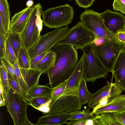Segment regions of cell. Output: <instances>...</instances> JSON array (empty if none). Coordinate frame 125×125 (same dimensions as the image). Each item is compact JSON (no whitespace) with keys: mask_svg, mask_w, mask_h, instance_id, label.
<instances>
[{"mask_svg":"<svg viewBox=\"0 0 125 125\" xmlns=\"http://www.w3.org/2000/svg\"><path fill=\"white\" fill-rule=\"evenodd\" d=\"M100 14L106 28L114 35L125 30V16L121 13L107 9Z\"/></svg>","mask_w":125,"mask_h":125,"instance_id":"7c38bea8","label":"cell"},{"mask_svg":"<svg viewBox=\"0 0 125 125\" xmlns=\"http://www.w3.org/2000/svg\"><path fill=\"white\" fill-rule=\"evenodd\" d=\"M52 96L30 98L28 100L30 105L38 110L43 105L52 101Z\"/></svg>","mask_w":125,"mask_h":125,"instance_id":"d4e9b609","label":"cell"},{"mask_svg":"<svg viewBox=\"0 0 125 125\" xmlns=\"http://www.w3.org/2000/svg\"><path fill=\"white\" fill-rule=\"evenodd\" d=\"M68 80L53 88L52 95V100L62 95L66 88Z\"/></svg>","mask_w":125,"mask_h":125,"instance_id":"1f68e13d","label":"cell"},{"mask_svg":"<svg viewBox=\"0 0 125 125\" xmlns=\"http://www.w3.org/2000/svg\"><path fill=\"white\" fill-rule=\"evenodd\" d=\"M10 12L7 0H0V19L1 21L6 33L9 31L11 24Z\"/></svg>","mask_w":125,"mask_h":125,"instance_id":"ffe728a7","label":"cell"},{"mask_svg":"<svg viewBox=\"0 0 125 125\" xmlns=\"http://www.w3.org/2000/svg\"><path fill=\"white\" fill-rule=\"evenodd\" d=\"M97 40L94 33L81 21L70 29L69 33L57 44L70 45L76 49L82 50Z\"/></svg>","mask_w":125,"mask_h":125,"instance_id":"52a82bcc","label":"cell"},{"mask_svg":"<svg viewBox=\"0 0 125 125\" xmlns=\"http://www.w3.org/2000/svg\"><path fill=\"white\" fill-rule=\"evenodd\" d=\"M114 115L120 125H125V110L114 112Z\"/></svg>","mask_w":125,"mask_h":125,"instance_id":"8d00e7d4","label":"cell"},{"mask_svg":"<svg viewBox=\"0 0 125 125\" xmlns=\"http://www.w3.org/2000/svg\"><path fill=\"white\" fill-rule=\"evenodd\" d=\"M76 4L80 7L87 8L91 6L95 0H74Z\"/></svg>","mask_w":125,"mask_h":125,"instance_id":"74e56055","label":"cell"},{"mask_svg":"<svg viewBox=\"0 0 125 125\" xmlns=\"http://www.w3.org/2000/svg\"><path fill=\"white\" fill-rule=\"evenodd\" d=\"M84 59L83 54L78 62L74 71L68 79L65 89L62 95H79L81 80L84 76Z\"/></svg>","mask_w":125,"mask_h":125,"instance_id":"8fae6325","label":"cell"},{"mask_svg":"<svg viewBox=\"0 0 125 125\" xmlns=\"http://www.w3.org/2000/svg\"><path fill=\"white\" fill-rule=\"evenodd\" d=\"M0 98L5 101V94L0 82Z\"/></svg>","mask_w":125,"mask_h":125,"instance_id":"7bdbcfd3","label":"cell"},{"mask_svg":"<svg viewBox=\"0 0 125 125\" xmlns=\"http://www.w3.org/2000/svg\"><path fill=\"white\" fill-rule=\"evenodd\" d=\"M115 82L118 84L125 91V49L121 51L112 71Z\"/></svg>","mask_w":125,"mask_h":125,"instance_id":"9a60e30c","label":"cell"},{"mask_svg":"<svg viewBox=\"0 0 125 125\" xmlns=\"http://www.w3.org/2000/svg\"><path fill=\"white\" fill-rule=\"evenodd\" d=\"M92 43L82 50L84 59V77L87 81L93 83L97 79H106L108 72L94 52Z\"/></svg>","mask_w":125,"mask_h":125,"instance_id":"8992f818","label":"cell"},{"mask_svg":"<svg viewBox=\"0 0 125 125\" xmlns=\"http://www.w3.org/2000/svg\"><path fill=\"white\" fill-rule=\"evenodd\" d=\"M94 116L87 117L79 119L70 121L69 122H66L65 124L67 125H87L88 120Z\"/></svg>","mask_w":125,"mask_h":125,"instance_id":"d590c367","label":"cell"},{"mask_svg":"<svg viewBox=\"0 0 125 125\" xmlns=\"http://www.w3.org/2000/svg\"><path fill=\"white\" fill-rule=\"evenodd\" d=\"M13 66L19 83L24 92L27 95V93L29 89L27 85L23 79L17 61L13 65Z\"/></svg>","mask_w":125,"mask_h":125,"instance_id":"f546056e","label":"cell"},{"mask_svg":"<svg viewBox=\"0 0 125 125\" xmlns=\"http://www.w3.org/2000/svg\"><path fill=\"white\" fill-rule=\"evenodd\" d=\"M69 0V1H72V0Z\"/></svg>","mask_w":125,"mask_h":125,"instance_id":"7dc6e473","label":"cell"},{"mask_svg":"<svg viewBox=\"0 0 125 125\" xmlns=\"http://www.w3.org/2000/svg\"><path fill=\"white\" fill-rule=\"evenodd\" d=\"M7 71L0 62V82L4 89L5 94L8 93L10 88L9 84Z\"/></svg>","mask_w":125,"mask_h":125,"instance_id":"484cf974","label":"cell"},{"mask_svg":"<svg viewBox=\"0 0 125 125\" xmlns=\"http://www.w3.org/2000/svg\"><path fill=\"white\" fill-rule=\"evenodd\" d=\"M91 125H106L104 119L100 115H95L91 120Z\"/></svg>","mask_w":125,"mask_h":125,"instance_id":"f35d334b","label":"cell"},{"mask_svg":"<svg viewBox=\"0 0 125 125\" xmlns=\"http://www.w3.org/2000/svg\"><path fill=\"white\" fill-rule=\"evenodd\" d=\"M71 115L70 112L45 115L40 117L35 125H60L65 124Z\"/></svg>","mask_w":125,"mask_h":125,"instance_id":"e0dca14e","label":"cell"},{"mask_svg":"<svg viewBox=\"0 0 125 125\" xmlns=\"http://www.w3.org/2000/svg\"><path fill=\"white\" fill-rule=\"evenodd\" d=\"M7 111L11 116L15 125H33L28 119L26 113L30 103L15 90L10 88L7 94H5Z\"/></svg>","mask_w":125,"mask_h":125,"instance_id":"3957f363","label":"cell"},{"mask_svg":"<svg viewBox=\"0 0 125 125\" xmlns=\"http://www.w3.org/2000/svg\"><path fill=\"white\" fill-rule=\"evenodd\" d=\"M4 58L13 65L17 61V59L14 50L7 38L5 55Z\"/></svg>","mask_w":125,"mask_h":125,"instance_id":"f1b7e54d","label":"cell"},{"mask_svg":"<svg viewBox=\"0 0 125 125\" xmlns=\"http://www.w3.org/2000/svg\"><path fill=\"white\" fill-rule=\"evenodd\" d=\"M100 14L92 9L86 10L80 16L81 21L94 33L97 40H117L115 35L110 32L105 25Z\"/></svg>","mask_w":125,"mask_h":125,"instance_id":"ba28073f","label":"cell"},{"mask_svg":"<svg viewBox=\"0 0 125 125\" xmlns=\"http://www.w3.org/2000/svg\"><path fill=\"white\" fill-rule=\"evenodd\" d=\"M125 110V95L121 94L106 105L96 109L93 113L95 115L102 113Z\"/></svg>","mask_w":125,"mask_h":125,"instance_id":"2e32d148","label":"cell"},{"mask_svg":"<svg viewBox=\"0 0 125 125\" xmlns=\"http://www.w3.org/2000/svg\"><path fill=\"white\" fill-rule=\"evenodd\" d=\"M56 57L55 52L50 50L32 68L40 71L42 73H47L49 69L53 66Z\"/></svg>","mask_w":125,"mask_h":125,"instance_id":"d6986e66","label":"cell"},{"mask_svg":"<svg viewBox=\"0 0 125 125\" xmlns=\"http://www.w3.org/2000/svg\"><path fill=\"white\" fill-rule=\"evenodd\" d=\"M0 30L2 31L4 33L6 34L5 29L0 19Z\"/></svg>","mask_w":125,"mask_h":125,"instance_id":"ee69618b","label":"cell"},{"mask_svg":"<svg viewBox=\"0 0 125 125\" xmlns=\"http://www.w3.org/2000/svg\"><path fill=\"white\" fill-rule=\"evenodd\" d=\"M42 8L40 3L34 5L30 18L23 31L20 33L22 46L28 51L39 40L42 29L41 16Z\"/></svg>","mask_w":125,"mask_h":125,"instance_id":"7a4b0ae2","label":"cell"},{"mask_svg":"<svg viewBox=\"0 0 125 125\" xmlns=\"http://www.w3.org/2000/svg\"><path fill=\"white\" fill-rule=\"evenodd\" d=\"M124 44V45H125V44Z\"/></svg>","mask_w":125,"mask_h":125,"instance_id":"c3c4849f","label":"cell"},{"mask_svg":"<svg viewBox=\"0 0 125 125\" xmlns=\"http://www.w3.org/2000/svg\"><path fill=\"white\" fill-rule=\"evenodd\" d=\"M33 4V1L31 0H28L27 2L26 5L27 7H31Z\"/></svg>","mask_w":125,"mask_h":125,"instance_id":"f6af8a7d","label":"cell"},{"mask_svg":"<svg viewBox=\"0 0 125 125\" xmlns=\"http://www.w3.org/2000/svg\"><path fill=\"white\" fill-rule=\"evenodd\" d=\"M8 75L9 84L10 88L15 90L28 101L30 97L24 92L19 83L8 73Z\"/></svg>","mask_w":125,"mask_h":125,"instance_id":"4316f807","label":"cell"},{"mask_svg":"<svg viewBox=\"0 0 125 125\" xmlns=\"http://www.w3.org/2000/svg\"><path fill=\"white\" fill-rule=\"evenodd\" d=\"M113 9L125 14V0H114Z\"/></svg>","mask_w":125,"mask_h":125,"instance_id":"e575fe53","label":"cell"},{"mask_svg":"<svg viewBox=\"0 0 125 125\" xmlns=\"http://www.w3.org/2000/svg\"><path fill=\"white\" fill-rule=\"evenodd\" d=\"M116 97L112 98L106 97L104 98L98 104L93 108V111H92V113H93V112L97 109L107 104Z\"/></svg>","mask_w":125,"mask_h":125,"instance_id":"ab89813d","label":"cell"},{"mask_svg":"<svg viewBox=\"0 0 125 125\" xmlns=\"http://www.w3.org/2000/svg\"><path fill=\"white\" fill-rule=\"evenodd\" d=\"M82 105L78 96L62 95L52 100L49 106V111L45 115L79 110Z\"/></svg>","mask_w":125,"mask_h":125,"instance_id":"30bf717a","label":"cell"},{"mask_svg":"<svg viewBox=\"0 0 125 125\" xmlns=\"http://www.w3.org/2000/svg\"><path fill=\"white\" fill-rule=\"evenodd\" d=\"M87 82L84 77H83L79 87V96L82 105L89 103L92 94L87 89Z\"/></svg>","mask_w":125,"mask_h":125,"instance_id":"cb8c5ba5","label":"cell"},{"mask_svg":"<svg viewBox=\"0 0 125 125\" xmlns=\"http://www.w3.org/2000/svg\"><path fill=\"white\" fill-rule=\"evenodd\" d=\"M48 52H43L42 54L36 56L34 58L31 59V68H33L35 65L43 58Z\"/></svg>","mask_w":125,"mask_h":125,"instance_id":"60d3db41","label":"cell"},{"mask_svg":"<svg viewBox=\"0 0 125 125\" xmlns=\"http://www.w3.org/2000/svg\"><path fill=\"white\" fill-rule=\"evenodd\" d=\"M99 39V44L92 43L94 51L108 72H111L117 59L125 46L116 39Z\"/></svg>","mask_w":125,"mask_h":125,"instance_id":"277c9868","label":"cell"},{"mask_svg":"<svg viewBox=\"0 0 125 125\" xmlns=\"http://www.w3.org/2000/svg\"><path fill=\"white\" fill-rule=\"evenodd\" d=\"M19 68L23 79L29 90L39 84V78L42 73V71L31 68L27 69Z\"/></svg>","mask_w":125,"mask_h":125,"instance_id":"ac0fdd59","label":"cell"},{"mask_svg":"<svg viewBox=\"0 0 125 125\" xmlns=\"http://www.w3.org/2000/svg\"><path fill=\"white\" fill-rule=\"evenodd\" d=\"M43 23L49 28H58L72 23L74 16L73 7L66 4L50 8L43 11Z\"/></svg>","mask_w":125,"mask_h":125,"instance_id":"5b68a950","label":"cell"},{"mask_svg":"<svg viewBox=\"0 0 125 125\" xmlns=\"http://www.w3.org/2000/svg\"><path fill=\"white\" fill-rule=\"evenodd\" d=\"M71 115L68 120L72 121L89 116H94V114L88 108L82 111L79 110L70 112Z\"/></svg>","mask_w":125,"mask_h":125,"instance_id":"83f0119b","label":"cell"},{"mask_svg":"<svg viewBox=\"0 0 125 125\" xmlns=\"http://www.w3.org/2000/svg\"><path fill=\"white\" fill-rule=\"evenodd\" d=\"M104 119L106 125H120L114 115V112H105L100 114Z\"/></svg>","mask_w":125,"mask_h":125,"instance_id":"4dcf8cb0","label":"cell"},{"mask_svg":"<svg viewBox=\"0 0 125 125\" xmlns=\"http://www.w3.org/2000/svg\"><path fill=\"white\" fill-rule=\"evenodd\" d=\"M50 50L56 57L53 66L47 73L49 84L53 88L68 80L73 72L78 62V52L72 45L65 44H56Z\"/></svg>","mask_w":125,"mask_h":125,"instance_id":"6da1fadb","label":"cell"},{"mask_svg":"<svg viewBox=\"0 0 125 125\" xmlns=\"http://www.w3.org/2000/svg\"><path fill=\"white\" fill-rule=\"evenodd\" d=\"M70 29L67 26L56 29L42 35L29 51L31 59L46 52H48L69 33Z\"/></svg>","mask_w":125,"mask_h":125,"instance_id":"9c48e42d","label":"cell"},{"mask_svg":"<svg viewBox=\"0 0 125 125\" xmlns=\"http://www.w3.org/2000/svg\"><path fill=\"white\" fill-rule=\"evenodd\" d=\"M34 7V5L31 7H27L15 13L10 21V26L9 32L21 33L25 27Z\"/></svg>","mask_w":125,"mask_h":125,"instance_id":"5bb4252c","label":"cell"},{"mask_svg":"<svg viewBox=\"0 0 125 125\" xmlns=\"http://www.w3.org/2000/svg\"><path fill=\"white\" fill-rule=\"evenodd\" d=\"M7 38L9 41L17 59L20 49L22 46L20 33L9 32L6 34Z\"/></svg>","mask_w":125,"mask_h":125,"instance_id":"7402d4cb","label":"cell"},{"mask_svg":"<svg viewBox=\"0 0 125 125\" xmlns=\"http://www.w3.org/2000/svg\"><path fill=\"white\" fill-rule=\"evenodd\" d=\"M123 91L121 87L115 82L109 83L95 93L92 94L88 103V107L90 109L93 108L104 98L106 97H115L120 94Z\"/></svg>","mask_w":125,"mask_h":125,"instance_id":"4fadbf2b","label":"cell"},{"mask_svg":"<svg viewBox=\"0 0 125 125\" xmlns=\"http://www.w3.org/2000/svg\"><path fill=\"white\" fill-rule=\"evenodd\" d=\"M7 37L6 34L0 30V56L4 58L6 48Z\"/></svg>","mask_w":125,"mask_h":125,"instance_id":"836d02e7","label":"cell"},{"mask_svg":"<svg viewBox=\"0 0 125 125\" xmlns=\"http://www.w3.org/2000/svg\"><path fill=\"white\" fill-rule=\"evenodd\" d=\"M116 39L121 43H125V30L119 31L115 34Z\"/></svg>","mask_w":125,"mask_h":125,"instance_id":"b9f144b4","label":"cell"},{"mask_svg":"<svg viewBox=\"0 0 125 125\" xmlns=\"http://www.w3.org/2000/svg\"><path fill=\"white\" fill-rule=\"evenodd\" d=\"M53 88L38 84L29 90L27 95L30 97L52 96Z\"/></svg>","mask_w":125,"mask_h":125,"instance_id":"44dd1931","label":"cell"},{"mask_svg":"<svg viewBox=\"0 0 125 125\" xmlns=\"http://www.w3.org/2000/svg\"><path fill=\"white\" fill-rule=\"evenodd\" d=\"M0 62L5 67L8 72L13 77L14 79L18 83L15 73L13 65L11 64L3 57L0 58Z\"/></svg>","mask_w":125,"mask_h":125,"instance_id":"d6a6232c","label":"cell"},{"mask_svg":"<svg viewBox=\"0 0 125 125\" xmlns=\"http://www.w3.org/2000/svg\"><path fill=\"white\" fill-rule=\"evenodd\" d=\"M31 60L28 51L22 46L17 61L19 67L24 69L31 68Z\"/></svg>","mask_w":125,"mask_h":125,"instance_id":"603a6c76","label":"cell"},{"mask_svg":"<svg viewBox=\"0 0 125 125\" xmlns=\"http://www.w3.org/2000/svg\"><path fill=\"white\" fill-rule=\"evenodd\" d=\"M5 105V101L0 98V106L1 107Z\"/></svg>","mask_w":125,"mask_h":125,"instance_id":"bcb514c9","label":"cell"}]
</instances>
